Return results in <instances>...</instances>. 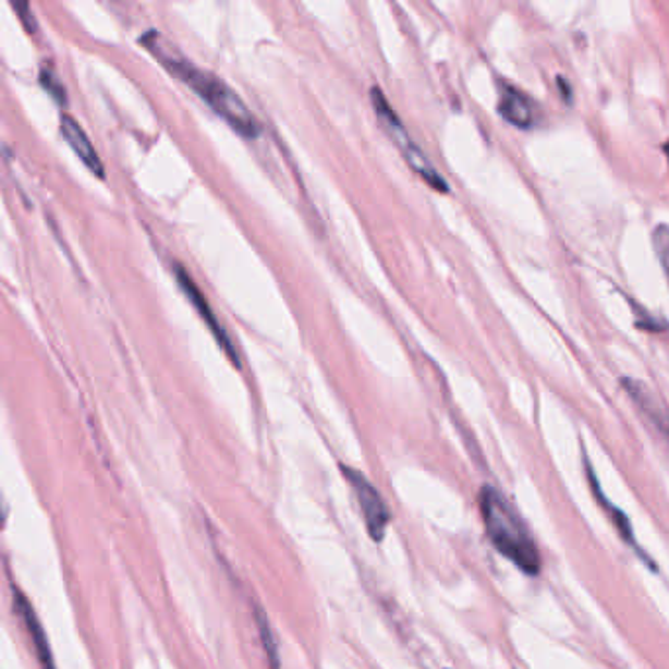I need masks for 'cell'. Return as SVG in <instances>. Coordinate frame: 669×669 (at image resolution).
<instances>
[{
  "label": "cell",
  "instance_id": "obj_1",
  "mask_svg": "<svg viewBox=\"0 0 669 669\" xmlns=\"http://www.w3.org/2000/svg\"><path fill=\"white\" fill-rule=\"evenodd\" d=\"M144 44L148 46V50L158 56L159 60L163 61V65L171 73H175L179 80L187 83L188 87L195 90L198 97L217 112L218 117L227 120L238 134H242L246 138H256L259 134V122L250 112L246 102L240 99L236 90L230 89V85H227L217 75L197 68L193 61L183 60L175 51L163 50V46H161V41L156 34L144 38Z\"/></svg>",
  "mask_w": 669,
  "mask_h": 669
},
{
  "label": "cell",
  "instance_id": "obj_2",
  "mask_svg": "<svg viewBox=\"0 0 669 669\" xmlns=\"http://www.w3.org/2000/svg\"><path fill=\"white\" fill-rule=\"evenodd\" d=\"M479 509L495 550L511 560L526 575L536 577L542 571L540 551L511 502L502 497L499 489L485 485L479 492Z\"/></svg>",
  "mask_w": 669,
  "mask_h": 669
},
{
  "label": "cell",
  "instance_id": "obj_3",
  "mask_svg": "<svg viewBox=\"0 0 669 669\" xmlns=\"http://www.w3.org/2000/svg\"><path fill=\"white\" fill-rule=\"evenodd\" d=\"M372 102H374L375 114L381 120L384 129L389 132V136L393 138L394 144L403 151L406 163H409V166H411L434 191L448 193V183L440 178V173L434 169L433 163L424 156L423 149L418 148L413 139L409 138V134L404 132L401 120L394 114V110L391 109V105L385 99L381 89H377V87L372 89Z\"/></svg>",
  "mask_w": 669,
  "mask_h": 669
},
{
  "label": "cell",
  "instance_id": "obj_4",
  "mask_svg": "<svg viewBox=\"0 0 669 669\" xmlns=\"http://www.w3.org/2000/svg\"><path fill=\"white\" fill-rule=\"evenodd\" d=\"M342 473H344L345 479L352 485L355 499H357L360 507H362L365 528L369 532V536L375 542L384 540L387 526L391 522V512L387 509V502L384 501L381 492L377 491L374 485L367 482L364 473L355 472V470L345 467V465H342Z\"/></svg>",
  "mask_w": 669,
  "mask_h": 669
},
{
  "label": "cell",
  "instance_id": "obj_5",
  "mask_svg": "<svg viewBox=\"0 0 669 669\" xmlns=\"http://www.w3.org/2000/svg\"><path fill=\"white\" fill-rule=\"evenodd\" d=\"M175 276H178L179 285L185 291V295L188 296V301L197 308L198 315L207 323L210 332L217 338L218 344L227 350L228 357L232 360V364L238 365L236 350H234V345H232L230 338H228L227 332H224V328L218 323L217 316H215L212 308L208 305L207 299L200 293V289H198L197 283H195V279L188 276L183 267H178V269H175Z\"/></svg>",
  "mask_w": 669,
  "mask_h": 669
},
{
  "label": "cell",
  "instance_id": "obj_6",
  "mask_svg": "<svg viewBox=\"0 0 669 669\" xmlns=\"http://www.w3.org/2000/svg\"><path fill=\"white\" fill-rule=\"evenodd\" d=\"M622 385L630 394V399L638 406L640 413L644 414L659 433L669 438V411L668 406L661 403L658 394L638 379H622Z\"/></svg>",
  "mask_w": 669,
  "mask_h": 669
},
{
  "label": "cell",
  "instance_id": "obj_7",
  "mask_svg": "<svg viewBox=\"0 0 669 669\" xmlns=\"http://www.w3.org/2000/svg\"><path fill=\"white\" fill-rule=\"evenodd\" d=\"M61 136L70 144V148L77 154V158L87 166V168L102 178L105 175V166L99 158V151L93 146L87 132L81 129L80 122L70 117V114H61L60 119Z\"/></svg>",
  "mask_w": 669,
  "mask_h": 669
},
{
  "label": "cell",
  "instance_id": "obj_8",
  "mask_svg": "<svg viewBox=\"0 0 669 669\" xmlns=\"http://www.w3.org/2000/svg\"><path fill=\"white\" fill-rule=\"evenodd\" d=\"M12 593H14V610L19 612V617L24 620L26 629L31 632V638L34 642L38 659H40L41 669H56V661H53V656H51L50 642H48V636L44 632V627H41L36 610L32 609L31 603L24 597V593L19 587H14Z\"/></svg>",
  "mask_w": 669,
  "mask_h": 669
},
{
  "label": "cell",
  "instance_id": "obj_9",
  "mask_svg": "<svg viewBox=\"0 0 669 669\" xmlns=\"http://www.w3.org/2000/svg\"><path fill=\"white\" fill-rule=\"evenodd\" d=\"M585 467H587V477H589L591 487H593V491H595V497L599 499L600 504H603V509H607V514L610 516V521L615 524V528L619 531L620 536L627 540L629 546H632L634 550L638 551L640 558L648 563L649 568H654V563L648 560V556H646V551L640 550L638 542L634 538V532L630 528L629 516L624 514V512L620 511L619 507H615L612 502L605 497V492L599 487V482H597V477H595V472H593V467L589 465V460L585 458Z\"/></svg>",
  "mask_w": 669,
  "mask_h": 669
},
{
  "label": "cell",
  "instance_id": "obj_10",
  "mask_svg": "<svg viewBox=\"0 0 669 669\" xmlns=\"http://www.w3.org/2000/svg\"><path fill=\"white\" fill-rule=\"evenodd\" d=\"M499 112L502 119L514 124L516 129H531L534 124V109H532L531 100L522 97L521 93H514V90L504 93L499 102Z\"/></svg>",
  "mask_w": 669,
  "mask_h": 669
},
{
  "label": "cell",
  "instance_id": "obj_11",
  "mask_svg": "<svg viewBox=\"0 0 669 669\" xmlns=\"http://www.w3.org/2000/svg\"><path fill=\"white\" fill-rule=\"evenodd\" d=\"M256 620L257 629H259V638H261V644H264V649H266L269 668L281 669L279 656H277V642L276 636H273V630L269 627V620H267L264 610L259 609V607H256Z\"/></svg>",
  "mask_w": 669,
  "mask_h": 669
},
{
  "label": "cell",
  "instance_id": "obj_12",
  "mask_svg": "<svg viewBox=\"0 0 669 669\" xmlns=\"http://www.w3.org/2000/svg\"><path fill=\"white\" fill-rule=\"evenodd\" d=\"M654 247L658 252L659 261L669 277V228L658 227L654 232Z\"/></svg>",
  "mask_w": 669,
  "mask_h": 669
},
{
  "label": "cell",
  "instance_id": "obj_13",
  "mask_svg": "<svg viewBox=\"0 0 669 669\" xmlns=\"http://www.w3.org/2000/svg\"><path fill=\"white\" fill-rule=\"evenodd\" d=\"M40 83L44 85V89L48 90L53 99L65 102V87L61 85L58 77H56L50 70L41 71Z\"/></svg>",
  "mask_w": 669,
  "mask_h": 669
},
{
  "label": "cell",
  "instance_id": "obj_14",
  "mask_svg": "<svg viewBox=\"0 0 669 669\" xmlns=\"http://www.w3.org/2000/svg\"><path fill=\"white\" fill-rule=\"evenodd\" d=\"M14 7V11L21 14L22 22H24V26H26V31L34 34L36 32V21H34V14H32V9L26 4V2H14L12 4Z\"/></svg>",
  "mask_w": 669,
  "mask_h": 669
},
{
  "label": "cell",
  "instance_id": "obj_15",
  "mask_svg": "<svg viewBox=\"0 0 669 669\" xmlns=\"http://www.w3.org/2000/svg\"><path fill=\"white\" fill-rule=\"evenodd\" d=\"M666 154H668V159H669V142H668V146H666Z\"/></svg>",
  "mask_w": 669,
  "mask_h": 669
}]
</instances>
